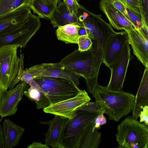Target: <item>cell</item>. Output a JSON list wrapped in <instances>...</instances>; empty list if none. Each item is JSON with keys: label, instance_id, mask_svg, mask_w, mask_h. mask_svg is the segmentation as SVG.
<instances>
[{"label": "cell", "instance_id": "obj_4", "mask_svg": "<svg viewBox=\"0 0 148 148\" xmlns=\"http://www.w3.org/2000/svg\"><path fill=\"white\" fill-rule=\"evenodd\" d=\"M128 116L117 126L116 135L118 147L148 148V126Z\"/></svg>", "mask_w": 148, "mask_h": 148}, {"label": "cell", "instance_id": "obj_32", "mask_svg": "<svg viewBox=\"0 0 148 148\" xmlns=\"http://www.w3.org/2000/svg\"><path fill=\"white\" fill-rule=\"evenodd\" d=\"M104 113H101L95 119V127L96 130L99 129L100 126L106 123V119L104 116Z\"/></svg>", "mask_w": 148, "mask_h": 148}, {"label": "cell", "instance_id": "obj_36", "mask_svg": "<svg viewBox=\"0 0 148 148\" xmlns=\"http://www.w3.org/2000/svg\"><path fill=\"white\" fill-rule=\"evenodd\" d=\"M0 148H4L2 126L0 124Z\"/></svg>", "mask_w": 148, "mask_h": 148}, {"label": "cell", "instance_id": "obj_40", "mask_svg": "<svg viewBox=\"0 0 148 148\" xmlns=\"http://www.w3.org/2000/svg\"></svg>", "mask_w": 148, "mask_h": 148}, {"label": "cell", "instance_id": "obj_37", "mask_svg": "<svg viewBox=\"0 0 148 148\" xmlns=\"http://www.w3.org/2000/svg\"><path fill=\"white\" fill-rule=\"evenodd\" d=\"M79 36L86 35L87 36V32L86 29L84 27L80 26L78 32Z\"/></svg>", "mask_w": 148, "mask_h": 148}, {"label": "cell", "instance_id": "obj_22", "mask_svg": "<svg viewBox=\"0 0 148 148\" xmlns=\"http://www.w3.org/2000/svg\"><path fill=\"white\" fill-rule=\"evenodd\" d=\"M57 5L45 0H31L28 6L40 18L50 19Z\"/></svg>", "mask_w": 148, "mask_h": 148}, {"label": "cell", "instance_id": "obj_35", "mask_svg": "<svg viewBox=\"0 0 148 148\" xmlns=\"http://www.w3.org/2000/svg\"><path fill=\"white\" fill-rule=\"evenodd\" d=\"M27 83L30 85V86H32L37 90H39L44 94L45 95H46V93L42 89L37 83L33 79L27 82Z\"/></svg>", "mask_w": 148, "mask_h": 148}, {"label": "cell", "instance_id": "obj_28", "mask_svg": "<svg viewBox=\"0 0 148 148\" xmlns=\"http://www.w3.org/2000/svg\"><path fill=\"white\" fill-rule=\"evenodd\" d=\"M77 110L89 111L103 112L104 113V110L96 101L94 102L88 101L78 108Z\"/></svg>", "mask_w": 148, "mask_h": 148}, {"label": "cell", "instance_id": "obj_16", "mask_svg": "<svg viewBox=\"0 0 148 148\" xmlns=\"http://www.w3.org/2000/svg\"><path fill=\"white\" fill-rule=\"evenodd\" d=\"M99 7L105 15L109 24L113 28L125 31L136 28L130 21L114 7L111 0H101Z\"/></svg>", "mask_w": 148, "mask_h": 148}, {"label": "cell", "instance_id": "obj_11", "mask_svg": "<svg viewBox=\"0 0 148 148\" xmlns=\"http://www.w3.org/2000/svg\"><path fill=\"white\" fill-rule=\"evenodd\" d=\"M90 100L88 94L84 90L74 97L51 105L43 110L46 113L59 115L70 119L74 116L78 108Z\"/></svg>", "mask_w": 148, "mask_h": 148}, {"label": "cell", "instance_id": "obj_34", "mask_svg": "<svg viewBox=\"0 0 148 148\" xmlns=\"http://www.w3.org/2000/svg\"><path fill=\"white\" fill-rule=\"evenodd\" d=\"M141 1L144 14L146 21H148V0H141Z\"/></svg>", "mask_w": 148, "mask_h": 148}, {"label": "cell", "instance_id": "obj_20", "mask_svg": "<svg viewBox=\"0 0 148 148\" xmlns=\"http://www.w3.org/2000/svg\"><path fill=\"white\" fill-rule=\"evenodd\" d=\"M148 106V68H145L140 84L135 96L132 116L137 119L142 108Z\"/></svg>", "mask_w": 148, "mask_h": 148}, {"label": "cell", "instance_id": "obj_3", "mask_svg": "<svg viewBox=\"0 0 148 148\" xmlns=\"http://www.w3.org/2000/svg\"><path fill=\"white\" fill-rule=\"evenodd\" d=\"M33 79L46 93L41 108L74 97L82 90L71 81L59 77H37Z\"/></svg>", "mask_w": 148, "mask_h": 148}, {"label": "cell", "instance_id": "obj_15", "mask_svg": "<svg viewBox=\"0 0 148 148\" xmlns=\"http://www.w3.org/2000/svg\"><path fill=\"white\" fill-rule=\"evenodd\" d=\"M68 120L67 118L55 115L50 120L40 122L41 124L49 126L48 131L45 134L46 144L53 148H62L63 132Z\"/></svg>", "mask_w": 148, "mask_h": 148}, {"label": "cell", "instance_id": "obj_14", "mask_svg": "<svg viewBox=\"0 0 148 148\" xmlns=\"http://www.w3.org/2000/svg\"><path fill=\"white\" fill-rule=\"evenodd\" d=\"M31 13L30 8L25 5L0 16V36L11 32L21 25Z\"/></svg>", "mask_w": 148, "mask_h": 148}, {"label": "cell", "instance_id": "obj_1", "mask_svg": "<svg viewBox=\"0 0 148 148\" xmlns=\"http://www.w3.org/2000/svg\"><path fill=\"white\" fill-rule=\"evenodd\" d=\"M86 11L88 16L85 19L79 22V25L86 29L87 36L92 42L90 49L93 55L94 79V81L97 82L107 43L111 35L116 32L110 24L102 18L101 15L96 14L87 10Z\"/></svg>", "mask_w": 148, "mask_h": 148}, {"label": "cell", "instance_id": "obj_12", "mask_svg": "<svg viewBox=\"0 0 148 148\" xmlns=\"http://www.w3.org/2000/svg\"><path fill=\"white\" fill-rule=\"evenodd\" d=\"M148 28L126 31L133 53L145 68H148Z\"/></svg>", "mask_w": 148, "mask_h": 148}, {"label": "cell", "instance_id": "obj_38", "mask_svg": "<svg viewBox=\"0 0 148 148\" xmlns=\"http://www.w3.org/2000/svg\"><path fill=\"white\" fill-rule=\"evenodd\" d=\"M50 3L57 4L58 2L60 1V0H45Z\"/></svg>", "mask_w": 148, "mask_h": 148}, {"label": "cell", "instance_id": "obj_8", "mask_svg": "<svg viewBox=\"0 0 148 148\" xmlns=\"http://www.w3.org/2000/svg\"><path fill=\"white\" fill-rule=\"evenodd\" d=\"M40 18L31 13L21 25L11 32L0 36V48L14 46L25 48L30 39L40 28Z\"/></svg>", "mask_w": 148, "mask_h": 148}, {"label": "cell", "instance_id": "obj_39", "mask_svg": "<svg viewBox=\"0 0 148 148\" xmlns=\"http://www.w3.org/2000/svg\"><path fill=\"white\" fill-rule=\"evenodd\" d=\"M3 94V91L0 89V104Z\"/></svg>", "mask_w": 148, "mask_h": 148}, {"label": "cell", "instance_id": "obj_23", "mask_svg": "<svg viewBox=\"0 0 148 148\" xmlns=\"http://www.w3.org/2000/svg\"><path fill=\"white\" fill-rule=\"evenodd\" d=\"M31 0H0V16L23 5H28Z\"/></svg>", "mask_w": 148, "mask_h": 148}, {"label": "cell", "instance_id": "obj_13", "mask_svg": "<svg viewBox=\"0 0 148 148\" xmlns=\"http://www.w3.org/2000/svg\"><path fill=\"white\" fill-rule=\"evenodd\" d=\"M23 82L12 89L3 91L0 104L1 117L11 116L16 113L27 84Z\"/></svg>", "mask_w": 148, "mask_h": 148}, {"label": "cell", "instance_id": "obj_5", "mask_svg": "<svg viewBox=\"0 0 148 148\" xmlns=\"http://www.w3.org/2000/svg\"><path fill=\"white\" fill-rule=\"evenodd\" d=\"M103 112L77 110L71 119H69L63 134L62 148H77L81 135L87 126Z\"/></svg>", "mask_w": 148, "mask_h": 148}, {"label": "cell", "instance_id": "obj_25", "mask_svg": "<svg viewBox=\"0 0 148 148\" xmlns=\"http://www.w3.org/2000/svg\"><path fill=\"white\" fill-rule=\"evenodd\" d=\"M126 7L128 16L130 21L134 25L136 28L140 29L142 27H147L143 21L141 16L132 9L125 5Z\"/></svg>", "mask_w": 148, "mask_h": 148}, {"label": "cell", "instance_id": "obj_2", "mask_svg": "<svg viewBox=\"0 0 148 148\" xmlns=\"http://www.w3.org/2000/svg\"><path fill=\"white\" fill-rule=\"evenodd\" d=\"M89 93L110 120L118 121L132 111L135 96L132 93L110 90L98 84Z\"/></svg>", "mask_w": 148, "mask_h": 148}, {"label": "cell", "instance_id": "obj_30", "mask_svg": "<svg viewBox=\"0 0 148 148\" xmlns=\"http://www.w3.org/2000/svg\"><path fill=\"white\" fill-rule=\"evenodd\" d=\"M111 1L114 7L130 21L126 7L123 3L120 0H111Z\"/></svg>", "mask_w": 148, "mask_h": 148}, {"label": "cell", "instance_id": "obj_18", "mask_svg": "<svg viewBox=\"0 0 148 148\" xmlns=\"http://www.w3.org/2000/svg\"><path fill=\"white\" fill-rule=\"evenodd\" d=\"M50 19L53 27H58L65 25L72 24L79 25V20L77 15L72 12L63 2H58Z\"/></svg>", "mask_w": 148, "mask_h": 148}, {"label": "cell", "instance_id": "obj_9", "mask_svg": "<svg viewBox=\"0 0 148 148\" xmlns=\"http://www.w3.org/2000/svg\"><path fill=\"white\" fill-rule=\"evenodd\" d=\"M131 57L128 40L118 58L108 68L111 71L109 82L106 86L109 90L117 91L122 90L126 72Z\"/></svg>", "mask_w": 148, "mask_h": 148}, {"label": "cell", "instance_id": "obj_24", "mask_svg": "<svg viewBox=\"0 0 148 148\" xmlns=\"http://www.w3.org/2000/svg\"><path fill=\"white\" fill-rule=\"evenodd\" d=\"M125 5L132 9L140 14L145 24L148 25L141 5V0H120Z\"/></svg>", "mask_w": 148, "mask_h": 148}, {"label": "cell", "instance_id": "obj_31", "mask_svg": "<svg viewBox=\"0 0 148 148\" xmlns=\"http://www.w3.org/2000/svg\"><path fill=\"white\" fill-rule=\"evenodd\" d=\"M139 117L140 118V122H143L148 125V106H145L143 108Z\"/></svg>", "mask_w": 148, "mask_h": 148}, {"label": "cell", "instance_id": "obj_19", "mask_svg": "<svg viewBox=\"0 0 148 148\" xmlns=\"http://www.w3.org/2000/svg\"><path fill=\"white\" fill-rule=\"evenodd\" d=\"M2 128L4 148H12L17 145L25 130L9 119L4 120Z\"/></svg>", "mask_w": 148, "mask_h": 148}, {"label": "cell", "instance_id": "obj_10", "mask_svg": "<svg viewBox=\"0 0 148 148\" xmlns=\"http://www.w3.org/2000/svg\"><path fill=\"white\" fill-rule=\"evenodd\" d=\"M25 71L33 78L41 77L61 78L69 80L77 86L79 84V79L81 77L62 66L60 62L37 64Z\"/></svg>", "mask_w": 148, "mask_h": 148}, {"label": "cell", "instance_id": "obj_7", "mask_svg": "<svg viewBox=\"0 0 148 148\" xmlns=\"http://www.w3.org/2000/svg\"><path fill=\"white\" fill-rule=\"evenodd\" d=\"M18 47L0 48V89L3 91L9 89L19 72L21 59L17 55Z\"/></svg>", "mask_w": 148, "mask_h": 148}, {"label": "cell", "instance_id": "obj_33", "mask_svg": "<svg viewBox=\"0 0 148 148\" xmlns=\"http://www.w3.org/2000/svg\"><path fill=\"white\" fill-rule=\"evenodd\" d=\"M49 146L46 144H43L41 143L34 142L29 145L27 148H49Z\"/></svg>", "mask_w": 148, "mask_h": 148}, {"label": "cell", "instance_id": "obj_17", "mask_svg": "<svg viewBox=\"0 0 148 148\" xmlns=\"http://www.w3.org/2000/svg\"><path fill=\"white\" fill-rule=\"evenodd\" d=\"M128 40L127 32H116L110 36L104 53L103 63L108 67L119 56Z\"/></svg>", "mask_w": 148, "mask_h": 148}, {"label": "cell", "instance_id": "obj_6", "mask_svg": "<svg viewBox=\"0 0 148 148\" xmlns=\"http://www.w3.org/2000/svg\"><path fill=\"white\" fill-rule=\"evenodd\" d=\"M92 52L90 49L81 52L75 49L61 60V64L65 68L84 78L87 88L93 84L94 75Z\"/></svg>", "mask_w": 148, "mask_h": 148}, {"label": "cell", "instance_id": "obj_27", "mask_svg": "<svg viewBox=\"0 0 148 148\" xmlns=\"http://www.w3.org/2000/svg\"><path fill=\"white\" fill-rule=\"evenodd\" d=\"M77 44L78 46V50L82 52L90 49L92 47V42L87 36H81L78 37Z\"/></svg>", "mask_w": 148, "mask_h": 148}, {"label": "cell", "instance_id": "obj_21", "mask_svg": "<svg viewBox=\"0 0 148 148\" xmlns=\"http://www.w3.org/2000/svg\"><path fill=\"white\" fill-rule=\"evenodd\" d=\"M79 27L78 25L72 24L59 27L56 31L58 39L66 43L77 44Z\"/></svg>", "mask_w": 148, "mask_h": 148}, {"label": "cell", "instance_id": "obj_26", "mask_svg": "<svg viewBox=\"0 0 148 148\" xmlns=\"http://www.w3.org/2000/svg\"><path fill=\"white\" fill-rule=\"evenodd\" d=\"M24 94L29 99L35 102L36 108L38 107L42 103L45 95L32 86H30L28 91H24Z\"/></svg>", "mask_w": 148, "mask_h": 148}, {"label": "cell", "instance_id": "obj_29", "mask_svg": "<svg viewBox=\"0 0 148 148\" xmlns=\"http://www.w3.org/2000/svg\"><path fill=\"white\" fill-rule=\"evenodd\" d=\"M66 6L73 13L77 15L81 5L77 0H63Z\"/></svg>", "mask_w": 148, "mask_h": 148}]
</instances>
